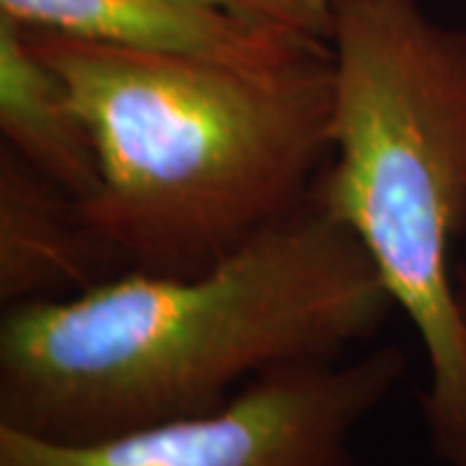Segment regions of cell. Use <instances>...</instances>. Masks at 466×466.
Returning a JSON list of instances; mask_svg holds the SVG:
<instances>
[{"label":"cell","mask_w":466,"mask_h":466,"mask_svg":"<svg viewBox=\"0 0 466 466\" xmlns=\"http://www.w3.org/2000/svg\"><path fill=\"white\" fill-rule=\"evenodd\" d=\"M407 373L397 345L303 360L249 381L216 412L96 443L0 428V466H358L355 438Z\"/></svg>","instance_id":"cell-4"},{"label":"cell","mask_w":466,"mask_h":466,"mask_svg":"<svg viewBox=\"0 0 466 466\" xmlns=\"http://www.w3.org/2000/svg\"><path fill=\"white\" fill-rule=\"evenodd\" d=\"M238 16L272 21L300 32L329 39L332 34V3L329 0H205Z\"/></svg>","instance_id":"cell-8"},{"label":"cell","mask_w":466,"mask_h":466,"mask_svg":"<svg viewBox=\"0 0 466 466\" xmlns=\"http://www.w3.org/2000/svg\"><path fill=\"white\" fill-rule=\"evenodd\" d=\"M24 32L91 127L99 187L81 210L119 265L200 275L311 200L332 153V47L249 70Z\"/></svg>","instance_id":"cell-2"},{"label":"cell","mask_w":466,"mask_h":466,"mask_svg":"<svg viewBox=\"0 0 466 466\" xmlns=\"http://www.w3.org/2000/svg\"><path fill=\"white\" fill-rule=\"evenodd\" d=\"M329 3H334V0H329Z\"/></svg>","instance_id":"cell-10"},{"label":"cell","mask_w":466,"mask_h":466,"mask_svg":"<svg viewBox=\"0 0 466 466\" xmlns=\"http://www.w3.org/2000/svg\"><path fill=\"white\" fill-rule=\"evenodd\" d=\"M0 16L122 50L272 70L329 50V39L238 16L205 0H0Z\"/></svg>","instance_id":"cell-5"},{"label":"cell","mask_w":466,"mask_h":466,"mask_svg":"<svg viewBox=\"0 0 466 466\" xmlns=\"http://www.w3.org/2000/svg\"><path fill=\"white\" fill-rule=\"evenodd\" d=\"M456 290H459V303L466 321V265H456Z\"/></svg>","instance_id":"cell-9"},{"label":"cell","mask_w":466,"mask_h":466,"mask_svg":"<svg viewBox=\"0 0 466 466\" xmlns=\"http://www.w3.org/2000/svg\"><path fill=\"white\" fill-rule=\"evenodd\" d=\"M119 265L63 187L0 146V303L76 296Z\"/></svg>","instance_id":"cell-6"},{"label":"cell","mask_w":466,"mask_h":466,"mask_svg":"<svg viewBox=\"0 0 466 466\" xmlns=\"http://www.w3.org/2000/svg\"><path fill=\"white\" fill-rule=\"evenodd\" d=\"M0 133L29 167L88 200L99 187V153L66 78L32 50L16 21L0 16Z\"/></svg>","instance_id":"cell-7"},{"label":"cell","mask_w":466,"mask_h":466,"mask_svg":"<svg viewBox=\"0 0 466 466\" xmlns=\"http://www.w3.org/2000/svg\"><path fill=\"white\" fill-rule=\"evenodd\" d=\"M329 161L314 202L360 241L428 360L431 449L466 466V32L417 0H334Z\"/></svg>","instance_id":"cell-3"},{"label":"cell","mask_w":466,"mask_h":466,"mask_svg":"<svg viewBox=\"0 0 466 466\" xmlns=\"http://www.w3.org/2000/svg\"><path fill=\"white\" fill-rule=\"evenodd\" d=\"M394 309L360 241L311 195L200 275L127 267L3 309L0 428L96 443L208 415L275 368L342 358Z\"/></svg>","instance_id":"cell-1"}]
</instances>
